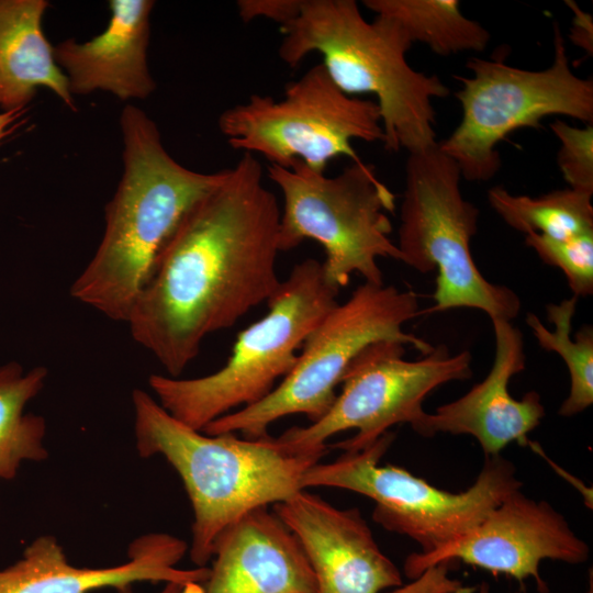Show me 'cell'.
I'll use <instances>...</instances> for the list:
<instances>
[{
    "mask_svg": "<svg viewBox=\"0 0 593 593\" xmlns=\"http://www.w3.org/2000/svg\"><path fill=\"white\" fill-rule=\"evenodd\" d=\"M418 314L414 291L365 281L312 331L292 370L267 396L216 418L202 432H238L246 438H259L269 435L272 423L288 415L303 414L311 423L316 422L335 401L336 388L348 366L367 346L393 340L413 346L423 356L434 349L404 331V325Z\"/></svg>",
    "mask_w": 593,
    "mask_h": 593,
    "instance_id": "obj_6",
    "label": "cell"
},
{
    "mask_svg": "<svg viewBox=\"0 0 593 593\" xmlns=\"http://www.w3.org/2000/svg\"><path fill=\"white\" fill-rule=\"evenodd\" d=\"M135 447L163 456L180 477L193 511L189 553L197 567L212 559L219 535L250 511L303 490V474L327 450L300 451L269 435H208L171 416L149 393H132Z\"/></svg>",
    "mask_w": 593,
    "mask_h": 593,
    "instance_id": "obj_3",
    "label": "cell"
},
{
    "mask_svg": "<svg viewBox=\"0 0 593 593\" xmlns=\"http://www.w3.org/2000/svg\"><path fill=\"white\" fill-rule=\"evenodd\" d=\"M550 128L560 143L557 164L569 188L593 194V125L577 127L557 119Z\"/></svg>",
    "mask_w": 593,
    "mask_h": 593,
    "instance_id": "obj_25",
    "label": "cell"
},
{
    "mask_svg": "<svg viewBox=\"0 0 593 593\" xmlns=\"http://www.w3.org/2000/svg\"><path fill=\"white\" fill-rule=\"evenodd\" d=\"M495 355L488 376L461 398L424 412L412 428L424 437L438 433L474 437L484 456L501 455L511 443L529 446L528 434L545 416L536 391L514 399L508 390L511 379L525 369L526 356L522 332L510 321L491 320Z\"/></svg>",
    "mask_w": 593,
    "mask_h": 593,
    "instance_id": "obj_15",
    "label": "cell"
},
{
    "mask_svg": "<svg viewBox=\"0 0 593 593\" xmlns=\"http://www.w3.org/2000/svg\"><path fill=\"white\" fill-rule=\"evenodd\" d=\"M256 156L243 154L184 215L126 323L168 376L179 377L206 336L268 302L277 275L281 209Z\"/></svg>",
    "mask_w": 593,
    "mask_h": 593,
    "instance_id": "obj_1",
    "label": "cell"
},
{
    "mask_svg": "<svg viewBox=\"0 0 593 593\" xmlns=\"http://www.w3.org/2000/svg\"><path fill=\"white\" fill-rule=\"evenodd\" d=\"M24 110L0 112V141L13 131L14 122L21 118Z\"/></svg>",
    "mask_w": 593,
    "mask_h": 593,
    "instance_id": "obj_29",
    "label": "cell"
},
{
    "mask_svg": "<svg viewBox=\"0 0 593 593\" xmlns=\"http://www.w3.org/2000/svg\"><path fill=\"white\" fill-rule=\"evenodd\" d=\"M48 370L35 366L25 370L16 362L0 366V482L15 478L25 461L48 458L43 416L25 407L43 390Z\"/></svg>",
    "mask_w": 593,
    "mask_h": 593,
    "instance_id": "obj_20",
    "label": "cell"
},
{
    "mask_svg": "<svg viewBox=\"0 0 593 593\" xmlns=\"http://www.w3.org/2000/svg\"><path fill=\"white\" fill-rule=\"evenodd\" d=\"M280 30L279 57L290 68L316 53L343 92L376 98L387 150L414 154L438 143L433 100L450 90L407 63L413 43L398 23L366 20L355 0H302L299 14Z\"/></svg>",
    "mask_w": 593,
    "mask_h": 593,
    "instance_id": "obj_4",
    "label": "cell"
},
{
    "mask_svg": "<svg viewBox=\"0 0 593 593\" xmlns=\"http://www.w3.org/2000/svg\"><path fill=\"white\" fill-rule=\"evenodd\" d=\"M48 5L46 0H0V112L25 110L40 87L77 109L43 32Z\"/></svg>",
    "mask_w": 593,
    "mask_h": 593,
    "instance_id": "obj_19",
    "label": "cell"
},
{
    "mask_svg": "<svg viewBox=\"0 0 593 593\" xmlns=\"http://www.w3.org/2000/svg\"><path fill=\"white\" fill-rule=\"evenodd\" d=\"M188 544L170 534L150 533L134 539L128 560L107 568L71 564L52 535L35 538L12 566L0 569V593H90L135 582L204 583L209 568L179 569Z\"/></svg>",
    "mask_w": 593,
    "mask_h": 593,
    "instance_id": "obj_16",
    "label": "cell"
},
{
    "mask_svg": "<svg viewBox=\"0 0 593 593\" xmlns=\"http://www.w3.org/2000/svg\"><path fill=\"white\" fill-rule=\"evenodd\" d=\"M378 16L398 23L411 42L423 43L440 56L483 52L491 38L479 22L468 19L458 0H365Z\"/></svg>",
    "mask_w": 593,
    "mask_h": 593,
    "instance_id": "obj_21",
    "label": "cell"
},
{
    "mask_svg": "<svg viewBox=\"0 0 593 593\" xmlns=\"http://www.w3.org/2000/svg\"><path fill=\"white\" fill-rule=\"evenodd\" d=\"M466 66L470 77L455 76L461 82L456 92L462 108L460 123L438 145L468 181L486 182L499 172L496 146L516 130L540 128L541 120L550 115L593 122V80L573 72L557 23L553 59L546 69L513 67L501 56L472 58Z\"/></svg>",
    "mask_w": 593,
    "mask_h": 593,
    "instance_id": "obj_9",
    "label": "cell"
},
{
    "mask_svg": "<svg viewBox=\"0 0 593 593\" xmlns=\"http://www.w3.org/2000/svg\"><path fill=\"white\" fill-rule=\"evenodd\" d=\"M592 194L571 188L541 197L515 195L501 186L488 191V201L499 216L523 234L569 238L593 232Z\"/></svg>",
    "mask_w": 593,
    "mask_h": 593,
    "instance_id": "obj_22",
    "label": "cell"
},
{
    "mask_svg": "<svg viewBox=\"0 0 593 593\" xmlns=\"http://www.w3.org/2000/svg\"><path fill=\"white\" fill-rule=\"evenodd\" d=\"M266 171L283 201L280 253L313 239L325 251L324 272L337 289L346 287L354 273L366 282L384 283L378 259L401 261V254L390 238L388 216L395 209V195L373 166L351 161L333 177L301 161L289 167L268 165Z\"/></svg>",
    "mask_w": 593,
    "mask_h": 593,
    "instance_id": "obj_7",
    "label": "cell"
},
{
    "mask_svg": "<svg viewBox=\"0 0 593 593\" xmlns=\"http://www.w3.org/2000/svg\"><path fill=\"white\" fill-rule=\"evenodd\" d=\"M339 289L323 262L296 264L267 302L264 317L242 331L226 363L191 379L152 374L148 384L157 402L176 419L202 432L216 418L267 396L294 367L296 351L338 303Z\"/></svg>",
    "mask_w": 593,
    "mask_h": 593,
    "instance_id": "obj_5",
    "label": "cell"
},
{
    "mask_svg": "<svg viewBox=\"0 0 593 593\" xmlns=\"http://www.w3.org/2000/svg\"><path fill=\"white\" fill-rule=\"evenodd\" d=\"M405 345L382 340L361 350L344 373L340 393L329 410L307 426H294L278 439L294 450H327L326 440L337 433L356 429L334 447L359 451L401 423L411 426L425 412L423 402L436 388L471 378V354L451 355L445 345L417 360H406Z\"/></svg>",
    "mask_w": 593,
    "mask_h": 593,
    "instance_id": "obj_12",
    "label": "cell"
},
{
    "mask_svg": "<svg viewBox=\"0 0 593 593\" xmlns=\"http://www.w3.org/2000/svg\"><path fill=\"white\" fill-rule=\"evenodd\" d=\"M461 178L438 143L409 154L396 244L401 261L421 273L437 270L428 313L469 307L511 322L519 314V296L488 281L472 258L479 210L463 198Z\"/></svg>",
    "mask_w": 593,
    "mask_h": 593,
    "instance_id": "obj_8",
    "label": "cell"
},
{
    "mask_svg": "<svg viewBox=\"0 0 593 593\" xmlns=\"http://www.w3.org/2000/svg\"><path fill=\"white\" fill-rule=\"evenodd\" d=\"M217 125L235 150L280 167L301 161L318 172L336 157L361 160L354 141L384 138L376 101L343 92L321 63L288 82L282 98L254 93L224 110Z\"/></svg>",
    "mask_w": 593,
    "mask_h": 593,
    "instance_id": "obj_11",
    "label": "cell"
},
{
    "mask_svg": "<svg viewBox=\"0 0 593 593\" xmlns=\"http://www.w3.org/2000/svg\"><path fill=\"white\" fill-rule=\"evenodd\" d=\"M273 512L301 544L320 593H380L402 585L358 508H337L304 489Z\"/></svg>",
    "mask_w": 593,
    "mask_h": 593,
    "instance_id": "obj_14",
    "label": "cell"
},
{
    "mask_svg": "<svg viewBox=\"0 0 593 593\" xmlns=\"http://www.w3.org/2000/svg\"><path fill=\"white\" fill-rule=\"evenodd\" d=\"M152 0H111L105 30L78 43L65 40L54 47L57 65L71 94L102 90L122 101L146 99L156 89L147 61Z\"/></svg>",
    "mask_w": 593,
    "mask_h": 593,
    "instance_id": "obj_18",
    "label": "cell"
},
{
    "mask_svg": "<svg viewBox=\"0 0 593 593\" xmlns=\"http://www.w3.org/2000/svg\"><path fill=\"white\" fill-rule=\"evenodd\" d=\"M525 243L542 262L562 271L574 296L593 294V232L569 238L529 233Z\"/></svg>",
    "mask_w": 593,
    "mask_h": 593,
    "instance_id": "obj_24",
    "label": "cell"
},
{
    "mask_svg": "<svg viewBox=\"0 0 593 593\" xmlns=\"http://www.w3.org/2000/svg\"><path fill=\"white\" fill-rule=\"evenodd\" d=\"M120 125L124 170L105 206L101 242L70 287V295L115 322H125L165 245L191 208L228 168L200 172L175 160L156 123L124 107Z\"/></svg>",
    "mask_w": 593,
    "mask_h": 593,
    "instance_id": "obj_2",
    "label": "cell"
},
{
    "mask_svg": "<svg viewBox=\"0 0 593 593\" xmlns=\"http://www.w3.org/2000/svg\"><path fill=\"white\" fill-rule=\"evenodd\" d=\"M302 0H239L238 15L244 23L264 18L283 25L300 12Z\"/></svg>",
    "mask_w": 593,
    "mask_h": 593,
    "instance_id": "obj_26",
    "label": "cell"
},
{
    "mask_svg": "<svg viewBox=\"0 0 593 593\" xmlns=\"http://www.w3.org/2000/svg\"><path fill=\"white\" fill-rule=\"evenodd\" d=\"M588 544L546 501H535L519 490L507 495L488 516L458 539L428 552L411 553L404 563L409 578H419L438 564L459 560L517 581L539 575L545 559L579 564L589 559Z\"/></svg>",
    "mask_w": 593,
    "mask_h": 593,
    "instance_id": "obj_13",
    "label": "cell"
},
{
    "mask_svg": "<svg viewBox=\"0 0 593 593\" xmlns=\"http://www.w3.org/2000/svg\"><path fill=\"white\" fill-rule=\"evenodd\" d=\"M577 303L578 298L572 295L546 306L553 329H548L534 313L526 315V324L539 346L557 353L568 368L570 391L559 409V414L566 417L583 412L593 403V329L585 325L575 333L574 338L571 337Z\"/></svg>",
    "mask_w": 593,
    "mask_h": 593,
    "instance_id": "obj_23",
    "label": "cell"
},
{
    "mask_svg": "<svg viewBox=\"0 0 593 593\" xmlns=\"http://www.w3.org/2000/svg\"><path fill=\"white\" fill-rule=\"evenodd\" d=\"M567 5L574 13L572 21L570 40L583 48L590 56L593 53V21L591 14L584 12L580 7L572 0L566 1Z\"/></svg>",
    "mask_w": 593,
    "mask_h": 593,
    "instance_id": "obj_27",
    "label": "cell"
},
{
    "mask_svg": "<svg viewBox=\"0 0 593 593\" xmlns=\"http://www.w3.org/2000/svg\"><path fill=\"white\" fill-rule=\"evenodd\" d=\"M394 440L387 432L372 445L344 452L329 463L317 462L304 474L302 489L331 486L362 494L374 502L372 518L383 528L410 537L421 552L438 549L480 524L507 495L522 488L515 467L501 455L485 456L474 483L452 493L407 470L380 466Z\"/></svg>",
    "mask_w": 593,
    "mask_h": 593,
    "instance_id": "obj_10",
    "label": "cell"
},
{
    "mask_svg": "<svg viewBox=\"0 0 593 593\" xmlns=\"http://www.w3.org/2000/svg\"><path fill=\"white\" fill-rule=\"evenodd\" d=\"M212 559L204 593H320L301 544L269 506L226 527Z\"/></svg>",
    "mask_w": 593,
    "mask_h": 593,
    "instance_id": "obj_17",
    "label": "cell"
},
{
    "mask_svg": "<svg viewBox=\"0 0 593 593\" xmlns=\"http://www.w3.org/2000/svg\"><path fill=\"white\" fill-rule=\"evenodd\" d=\"M478 593H489V585L486 583H482ZM589 593H592V588H590Z\"/></svg>",
    "mask_w": 593,
    "mask_h": 593,
    "instance_id": "obj_30",
    "label": "cell"
},
{
    "mask_svg": "<svg viewBox=\"0 0 593 593\" xmlns=\"http://www.w3.org/2000/svg\"><path fill=\"white\" fill-rule=\"evenodd\" d=\"M116 593H134L131 585L116 589ZM159 593H204L203 583L190 582H168Z\"/></svg>",
    "mask_w": 593,
    "mask_h": 593,
    "instance_id": "obj_28",
    "label": "cell"
}]
</instances>
